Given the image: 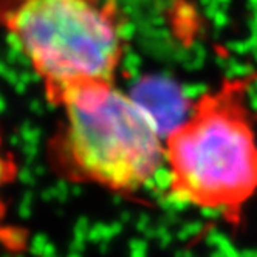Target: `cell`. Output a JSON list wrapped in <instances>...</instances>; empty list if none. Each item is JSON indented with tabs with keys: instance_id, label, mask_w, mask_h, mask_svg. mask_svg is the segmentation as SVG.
I'll return each mask as SVG.
<instances>
[{
	"instance_id": "cell-1",
	"label": "cell",
	"mask_w": 257,
	"mask_h": 257,
	"mask_svg": "<svg viewBox=\"0 0 257 257\" xmlns=\"http://www.w3.org/2000/svg\"><path fill=\"white\" fill-rule=\"evenodd\" d=\"M257 75L222 79L164 137L169 197L232 228L257 195V127L248 102Z\"/></svg>"
},
{
	"instance_id": "cell-2",
	"label": "cell",
	"mask_w": 257,
	"mask_h": 257,
	"mask_svg": "<svg viewBox=\"0 0 257 257\" xmlns=\"http://www.w3.org/2000/svg\"><path fill=\"white\" fill-rule=\"evenodd\" d=\"M61 108L62 121L47 143V160L58 177L132 195L163 168L158 122L115 84L84 88Z\"/></svg>"
},
{
	"instance_id": "cell-3",
	"label": "cell",
	"mask_w": 257,
	"mask_h": 257,
	"mask_svg": "<svg viewBox=\"0 0 257 257\" xmlns=\"http://www.w3.org/2000/svg\"><path fill=\"white\" fill-rule=\"evenodd\" d=\"M0 27L61 107L84 88L115 84L124 56L116 0H0Z\"/></svg>"
},
{
	"instance_id": "cell-4",
	"label": "cell",
	"mask_w": 257,
	"mask_h": 257,
	"mask_svg": "<svg viewBox=\"0 0 257 257\" xmlns=\"http://www.w3.org/2000/svg\"><path fill=\"white\" fill-rule=\"evenodd\" d=\"M17 174H19L17 163H16L13 154L7 152L4 149V141H2V135H0V218H2L7 212V203H5L4 192L16 181Z\"/></svg>"
}]
</instances>
